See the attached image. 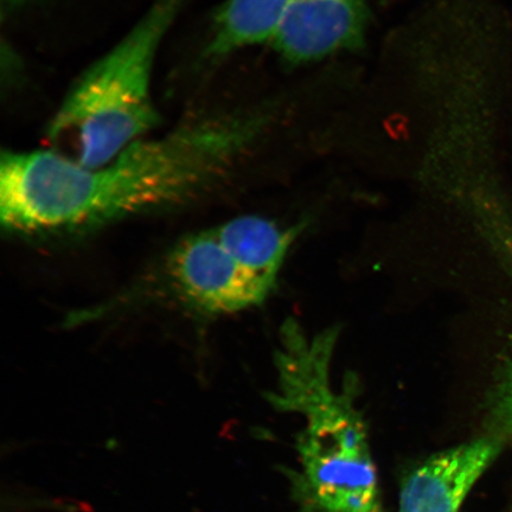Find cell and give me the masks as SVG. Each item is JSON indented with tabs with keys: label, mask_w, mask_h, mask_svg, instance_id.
<instances>
[{
	"label": "cell",
	"mask_w": 512,
	"mask_h": 512,
	"mask_svg": "<svg viewBox=\"0 0 512 512\" xmlns=\"http://www.w3.org/2000/svg\"><path fill=\"white\" fill-rule=\"evenodd\" d=\"M264 126L258 113L210 115L139 140L98 168L56 150L3 152V228L18 238L78 235L198 200L228 177Z\"/></svg>",
	"instance_id": "obj_1"
},
{
	"label": "cell",
	"mask_w": 512,
	"mask_h": 512,
	"mask_svg": "<svg viewBox=\"0 0 512 512\" xmlns=\"http://www.w3.org/2000/svg\"><path fill=\"white\" fill-rule=\"evenodd\" d=\"M338 330L309 334L296 319L280 331L275 352L277 389L268 401L304 419L291 471L294 502L303 512H383L379 477L367 426L356 398L354 375L343 386L332 381Z\"/></svg>",
	"instance_id": "obj_2"
},
{
	"label": "cell",
	"mask_w": 512,
	"mask_h": 512,
	"mask_svg": "<svg viewBox=\"0 0 512 512\" xmlns=\"http://www.w3.org/2000/svg\"><path fill=\"white\" fill-rule=\"evenodd\" d=\"M188 0H156L124 38L83 73L50 120V143L98 168L159 124L152 98L160 46Z\"/></svg>",
	"instance_id": "obj_3"
},
{
	"label": "cell",
	"mask_w": 512,
	"mask_h": 512,
	"mask_svg": "<svg viewBox=\"0 0 512 512\" xmlns=\"http://www.w3.org/2000/svg\"><path fill=\"white\" fill-rule=\"evenodd\" d=\"M297 228L241 216L190 234L166 260L170 285L185 303L209 315H230L273 292Z\"/></svg>",
	"instance_id": "obj_4"
},
{
	"label": "cell",
	"mask_w": 512,
	"mask_h": 512,
	"mask_svg": "<svg viewBox=\"0 0 512 512\" xmlns=\"http://www.w3.org/2000/svg\"><path fill=\"white\" fill-rule=\"evenodd\" d=\"M367 0H291L272 46L287 63L303 64L360 48Z\"/></svg>",
	"instance_id": "obj_5"
},
{
	"label": "cell",
	"mask_w": 512,
	"mask_h": 512,
	"mask_svg": "<svg viewBox=\"0 0 512 512\" xmlns=\"http://www.w3.org/2000/svg\"><path fill=\"white\" fill-rule=\"evenodd\" d=\"M503 444L494 434L433 454L403 480L399 512H459Z\"/></svg>",
	"instance_id": "obj_6"
},
{
	"label": "cell",
	"mask_w": 512,
	"mask_h": 512,
	"mask_svg": "<svg viewBox=\"0 0 512 512\" xmlns=\"http://www.w3.org/2000/svg\"><path fill=\"white\" fill-rule=\"evenodd\" d=\"M291 0H226L216 12L207 47L209 57L272 43Z\"/></svg>",
	"instance_id": "obj_7"
},
{
	"label": "cell",
	"mask_w": 512,
	"mask_h": 512,
	"mask_svg": "<svg viewBox=\"0 0 512 512\" xmlns=\"http://www.w3.org/2000/svg\"><path fill=\"white\" fill-rule=\"evenodd\" d=\"M495 230L499 251L504 256L505 265L512 277V226L508 223H499ZM492 416L497 437L512 444V352L494 395Z\"/></svg>",
	"instance_id": "obj_8"
},
{
	"label": "cell",
	"mask_w": 512,
	"mask_h": 512,
	"mask_svg": "<svg viewBox=\"0 0 512 512\" xmlns=\"http://www.w3.org/2000/svg\"><path fill=\"white\" fill-rule=\"evenodd\" d=\"M25 0H2L3 8L6 9H15L17 6L24 3Z\"/></svg>",
	"instance_id": "obj_9"
}]
</instances>
